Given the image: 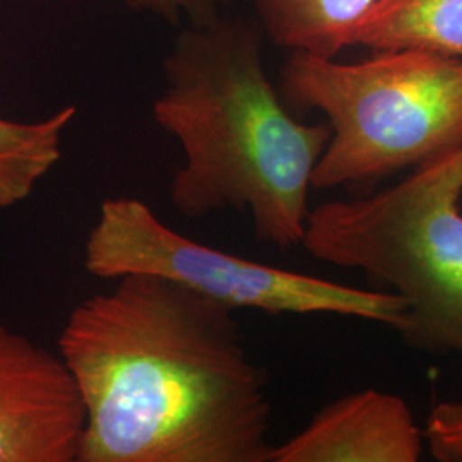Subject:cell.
I'll list each match as a JSON object with an SVG mask.
<instances>
[{
	"label": "cell",
	"mask_w": 462,
	"mask_h": 462,
	"mask_svg": "<svg viewBox=\"0 0 462 462\" xmlns=\"http://www.w3.org/2000/svg\"><path fill=\"white\" fill-rule=\"evenodd\" d=\"M377 0H252L263 33L291 51L337 57Z\"/></svg>",
	"instance_id": "obj_9"
},
{
	"label": "cell",
	"mask_w": 462,
	"mask_h": 462,
	"mask_svg": "<svg viewBox=\"0 0 462 462\" xmlns=\"http://www.w3.org/2000/svg\"><path fill=\"white\" fill-rule=\"evenodd\" d=\"M137 9H146L166 19H180L185 16L190 24L206 23L221 14V9L230 0H127Z\"/></svg>",
	"instance_id": "obj_12"
},
{
	"label": "cell",
	"mask_w": 462,
	"mask_h": 462,
	"mask_svg": "<svg viewBox=\"0 0 462 462\" xmlns=\"http://www.w3.org/2000/svg\"><path fill=\"white\" fill-rule=\"evenodd\" d=\"M423 429L402 397L364 389L326 404L271 462H416Z\"/></svg>",
	"instance_id": "obj_7"
},
{
	"label": "cell",
	"mask_w": 462,
	"mask_h": 462,
	"mask_svg": "<svg viewBox=\"0 0 462 462\" xmlns=\"http://www.w3.org/2000/svg\"><path fill=\"white\" fill-rule=\"evenodd\" d=\"M84 267L101 280L133 273L158 274L235 312L343 315L379 322L397 334L404 328L406 310L396 295L351 288L202 245L166 226L144 200L135 198L101 202L86 238Z\"/></svg>",
	"instance_id": "obj_5"
},
{
	"label": "cell",
	"mask_w": 462,
	"mask_h": 462,
	"mask_svg": "<svg viewBox=\"0 0 462 462\" xmlns=\"http://www.w3.org/2000/svg\"><path fill=\"white\" fill-rule=\"evenodd\" d=\"M84 418L62 356L0 320V462H78Z\"/></svg>",
	"instance_id": "obj_6"
},
{
	"label": "cell",
	"mask_w": 462,
	"mask_h": 462,
	"mask_svg": "<svg viewBox=\"0 0 462 462\" xmlns=\"http://www.w3.org/2000/svg\"><path fill=\"white\" fill-rule=\"evenodd\" d=\"M301 247L401 298L406 345L462 355V146L399 182L315 206Z\"/></svg>",
	"instance_id": "obj_3"
},
{
	"label": "cell",
	"mask_w": 462,
	"mask_h": 462,
	"mask_svg": "<svg viewBox=\"0 0 462 462\" xmlns=\"http://www.w3.org/2000/svg\"><path fill=\"white\" fill-rule=\"evenodd\" d=\"M114 281L59 336L86 416L78 462H271L267 374L235 310L158 274Z\"/></svg>",
	"instance_id": "obj_1"
},
{
	"label": "cell",
	"mask_w": 462,
	"mask_h": 462,
	"mask_svg": "<svg viewBox=\"0 0 462 462\" xmlns=\"http://www.w3.org/2000/svg\"><path fill=\"white\" fill-rule=\"evenodd\" d=\"M165 89L152 105L183 165L170 200L187 217L236 211L257 240L301 245L312 175L330 137L290 112L263 62V28L221 14L185 28L163 60Z\"/></svg>",
	"instance_id": "obj_2"
},
{
	"label": "cell",
	"mask_w": 462,
	"mask_h": 462,
	"mask_svg": "<svg viewBox=\"0 0 462 462\" xmlns=\"http://www.w3.org/2000/svg\"><path fill=\"white\" fill-rule=\"evenodd\" d=\"M280 78L288 106L317 110L330 127L312 189L366 194L462 146V59L404 49L339 62L291 51Z\"/></svg>",
	"instance_id": "obj_4"
},
{
	"label": "cell",
	"mask_w": 462,
	"mask_h": 462,
	"mask_svg": "<svg viewBox=\"0 0 462 462\" xmlns=\"http://www.w3.org/2000/svg\"><path fill=\"white\" fill-rule=\"evenodd\" d=\"M353 47L427 50L462 59V0H377Z\"/></svg>",
	"instance_id": "obj_8"
},
{
	"label": "cell",
	"mask_w": 462,
	"mask_h": 462,
	"mask_svg": "<svg viewBox=\"0 0 462 462\" xmlns=\"http://www.w3.org/2000/svg\"><path fill=\"white\" fill-rule=\"evenodd\" d=\"M76 114V106H66L40 122L0 118V211L24 202L60 162Z\"/></svg>",
	"instance_id": "obj_10"
},
{
	"label": "cell",
	"mask_w": 462,
	"mask_h": 462,
	"mask_svg": "<svg viewBox=\"0 0 462 462\" xmlns=\"http://www.w3.org/2000/svg\"><path fill=\"white\" fill-rule=\"evenodd\" d=\"M423 437L437 461L462 462V397L446 399L431 408Z\"/></svg>",
	"instance_id": "obj_11"
}]
</instances>
